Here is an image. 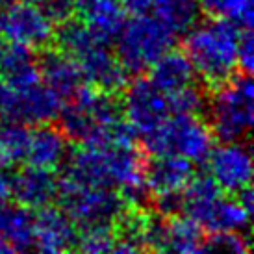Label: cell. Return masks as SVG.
Wrapping results in <instances>:
<instances>
[{
    "label": "cell",
    "mask_w": 254,
    "mask_h": 254,
    "mask_svg": "<svg viewBox=\"0 0 254 254\" xmlns=\"http://www.w3.org/2000/svg\"><path fill=\"white\" fill-rule=\"evenodd\" d=\"M2 165H4V162H2V160H0V169H2Z\"/></svg>",
    "instance_id": "obj_37"
},
{
    "label": "cell",
    "mask_w": 254,
    "mask_h": 254,
    "mask_svg": "<svg viewBox=\"0 0 254 254\" xmlns=\"http://www.w3.org/2000/svg\"><path fill=\"white\" fill-rule=\"evenodd\" d=\"M30 130L24 123L6 121L0 125V160L6 165H15L26 158Z\"/></svg>",
    "instance_id": "obj_23"
},
{
    "label": "cell",
    "mask_w": 254,
    "mask_h": 254,
    "mask_svg": "<svg viewBox=\"0 0 254 254\" xmlns=\"http://www.w3.org/2000/svg\"><path fill=\"white\" fill-rule=\"evenodd\" d=\"M204 234L200 225L188 217H169L165 223V245L163 253H178V254H195L204 251Z\"/></svg>",
    "instance_id": "obj_21"
},
{
    "label": "cell",
    "mask_w": 254,
    "mask_h": 254,
    "mask_svg": "<svg viewBox=\"0 0 254 254\" xmlns=\"http://www.w3.org/2000/svg\"><path fill=\"white\" fill-rule=\"evenodd\" d=\"M150 13L165 22L175 34H186L198 19L197 0H154Z\"/></svg>",
    "instance_id": "obj_22"
},
{
    "label": "cell",
    "mask_w": 254,
    "mask_h": 254,
    "mask_svg": "<svg viewBox=\"0 0 254 254\" xmlns=\"http://www.w3.org/2000/svg\"><path fill=\"white\" fill-rule=\"evenodd\" d=\"M193 163L182 156H156L145 167V186L150 193L184 191L193 178Z\"/></svg>",
    "instance_id": "obj_16"
},
{
    "label": "cell",
    "mask_w": 254,
    "mask_h": 254,
    "mask_svg": "<svg viewBox=\"0 0 254 254\" xmlns=\"http://www.w3.org/2000/svg\"><path fill=\"white\" fill-rule=\"evenodd\" d=\"M238 202H240L245 210H247L249 213H253V210H254V193H253V190H251V186H245L243 190H240L238 193Z\"/></svg>",
    "instance_id": "obj_34"
},
{
    "label": "cell",
    "mask_w": 254,
    "mask_h": 254,
    "mask_svg": "<svg viewBox=\"0 0 254 254\" xmlns=\"http://www.w3.org/2000/svg\"><path fill=\"white\" fill-rule=\"evenodd\" d=\"M56 198L72 223L85 225H115L125 213V200L112 188L80 186L67 178H60Z\"/></svg>",
    "instance_id": "obj_5"
},
{
    "label": "cell",
    "mask_w": 254,
    "mask_h": 254,
    "mask_svg": "<svg viewBox=\"0 0 254 254\" xmlns=\"http://www.w3.org/2000/svg\"><path fill=\"white\" fill-rule=\"evenodd\" d=\"M115 232L112 225H85L82 226L80 236H76L74 247L82 253L102 254L112 253L115 245Z\"/></svg>",
    "instance_id": "obj_26"
},
{
    "label": "cell",
    "mask_w": 254,
    "mask_h": 254,
    "mask_svg": "<svg viewBox=\"0 0 254 254\" xmlns=\"http://www.w3.org/2000/svg\"><path fill=\"white\" fill-rule=\"evenodd\" d=\"M0 34L26 49H45L54 41V22L37 4L15 2L0 13Z\"/></svg>",
    "instance_id": "obj_6"
},
{
    "label": "cell",
    "mask_w": 254,
    "mask_h": 254,
    "mask_svg": "<svg viewBox=\"0 0 254 254\" xmlns=\"http://www.w3.org/2000/svg\"><path fill=\"white\" fill-rule=\"evenodd\" d=\"M54 39H56L60 50L65 52L67 56H71L72 60L89 47H93L95 43H102L84 22L72 21V19L60 24V30L54 32Z\"/></svg>",
    "instance_id": "obj_25"
},
{
    "label": "cell",
    "mask_w": 254,
    "mask_h": 254,
    "mask_svg": "<svg viewBox=\"0 0 254 254\" xmlns=\"http://www.w3.org/2000/svg\"><path fill=\"white\" fill-rule=\"evenodd\" d=\"M148 69H150L148 80L165 95L177 91L184 85L193 84V78H195V69L191 65L190 58L186 56V52L173 49L163 52Z\"/></svg>",
    "instance_id": "obj_18"
},
{
    "label": "cell",
    "mask_w": 254,
    "mask_h": 254,
    "mask_svg": "<svg viewBox=\"0 0 254 254\" xmlns=\"http://www.w3.org/2000/svg\"><path fill=\"white\" fill-rule=\"evenodd\" d=\"M34 247V215L24 206L0 204V253H22Z\"/></svg>",
    "instance_id": "obj_17"
},
{
    "label": "cell",
    "mask_w": 254,
    "mask_h": 254,
    "mask_svg": "<svg viewBox=\"0 0 254 254\" xmlns=\"http://www.w3.org/2000/svg\"><path fill=\"white\" fill-rule=\"evenodd\" d=\"M167 104L173 115H200L206 110V95L190 84L167 93Z\"/></svg>",
    "instance_id": "obj_27"
},
{
    "label": "cell",
    "mask_w": 254,
    "mask_h": 254,
    "mask_svg": "<svg viewBox=\"0 0 254 254\" xmlns=\"http://www.w3.org/2000/svg\"><path fill=\"white\" fill-rule=\"evenodd\" d=\"M198 9L215 19H226L240 28L253 26V0H197Z\"/></svg>",
    "instance_id": "obj_24"
},
{
    "label": "cell",
    "mask_w": 254,
    "mask_h": 254,
    "mask_svg": "<svg viewBox=\"0 0 254 254\" xmlns=\"http://www.w3.org/2000/svg\"><path fill=\"white\" fill-rule=\"evenodd\" d=\"M13 195V175L0 169V204L7 202Z\"/></svg>",
    "instance_id": "obj_33"
},
{
    "label": "cell",
    "mask_w": 254,
    "mask_h": 254,
    "mask_svg": "<svg viewBox=\"0 0 254 254\" xmlns=\"http://www.w3.org/2000/svg\"><path fill=\"white\" fill-rule=\"evenodd\" d=\"M74 13L80 17V22H84L106 45L117 39L127 22V11L121 0H76Z\"/></svg>",
    "instance_id": "obj_12"
},
{
    "label": "cell",
    "mask_w": 254,
    "mask_h": 254,
    "mask_svg": "<svg viewBox=\"0 0 254 254\" xmlns=\"http://www.w3.org/2000/svg\"><path fill=\"white\" fill-rule=\"evenodd\" d=\"M213 147V134L198 115L167 117L160 127L143 134V148L150 156H182L191 163L208 160Z\"/></svg>",
    "instance_id": "obj_3"
},
{
    "label": "cell",
    "mask_w": 254,
    "mask_h": 254,
    "mask_svg": "<svg viewBox=\"0 0 254 254\" xmlns=\"http://www.w3.org/2000/svg\"><path fill=\"white\" fill-rule=\"evenodd\" d=\"M204 251H219V253L245 254L249 253V240L240 232L213 234L212 240H206Z\"/></svg>",
    "instance_id": "obj_28"
},
{
    "label": "cell",
    "mask_w": 254,
    "mask_h": 254,
    "mask_svg": "<svg viewBox=\"0 0 254 254\" xmlns=\"http://www.w3.org/2000/svg\"><path fill=\"white\" fill-rule=\"evenodd\" d=\"M241 28L226 19L208 21L191 26L184 41V52L190 58L195 74L210 87H217L234 76L238 67V39Z\"/></svg>",
    "instance_id": "obj_1"
},
{
    "label": "cell",
    "mask_w": 254,
    "mask_h": 254,
    "mask_svg": "<svg viewBox=\"0 0 254 254\" xmlns=\"http://www.w3.org/2000/svg\"><path fill=\"white\" fill-rule=\"evenodd\" d=\"M210 128L223 143L247 137L254 123V85L251 74L232 76L215 87L210 99Z\"/></svg>",
    "instance_id": "obj_2"
},
{
    "label": "cell",
    "mask_w": 254,
    "mask_h": 254,
    "mask_svg": "<svg viewBox=\"0 0 254 254\" xmlns=\"http://www.w3.org/2000/svg\"><path fill=\"white\" fill-rule=\"evenodd\" d=\"M84 80L104 93H121L128 84V71L113 56L106 43H95L74 58Z\"/></svg>",
    "instance_id": "obj_10"
},
{
    "label": "cell",
    "mask_w": 254,
    "mask_h": 254,
    "mask_svg": "<svg viewBox=\"0 0 254 254\" xmlns=\"http://www.w3.org/2000/svg\"><path fill=\"white\" fill-rule=\"evenodd\" d=\"M13 2H30V4H39V0H13Z\"/></svg>",
    "instance_id": "obj_36"
},
{
    "label": "cell",
    "mask_w": 254,
    "mask_h": 254,
    "mask_svg": "<svg viewBox=\"0 0 254 254\" xmlns=\"http://www.w3.org/2000/svg\"><path fill=\"white\" fill-rule=\"evenodd\" d=\"M58 178L52 169L28 165L13 175L11 197L28 210H39L56 198Z\"/></svg>",
    "instance_id": "obj_13"
},
{
    "label": "cell",
    "mask_w": 254,
    "mask_h": 254,
    "mask_svg": "<svg viewBox=\"0 0 254 254\" xmlns=\"http://www.w3.org/2000/svg\"><path fill=\"white\" fill-rule=\"evenodd\" d=\"M67 158V141L62 130L49 125H39V128L30 132L26 162L30 165L56 169Z\"/></svg>",
    "instance_id": "obj_19"
},
{
    "label": "cell",
    "mask_w": 254,
    "mask_h": 254,
    "mask_svg": "<svg viewBox=\"0 0 254 254\" xmlns=\"http://www.w3.org/2000/svg\"><path fill=\"white\" fill-rule=\"evenodd\" d=\"M177 34L156 17L134 15L117 36V60L128 74L147 71L163 52L173 49Z\"/></svg>",
    "instance_id": "obj_4"
},
{
    "label": "cell",
    "mask_w": 254,
    "mask_h": 254,
    "mask_svg": "<svg viewBox=\"0 0 254 254\" xmlns=\"http://www.w3.org/2000/svg\"><path fill=\"white\" fill-rule=\"evenodd\" d=\"M121 4L130 15H150L154 0H121Z\"/></svg>",
    "instance_id": "obj_32"
},
{
    "label": "cell",
    "mask_w": 254,
    "mask_h": 254,
    "mask_svg": "<svg viewBox=\"0 0 254 254\" xmlns=\"http://www.w3.org/2000/svg\"><path fill=\"white\" fill-rule=\"evenodd\" d=\"M7 47V41L4 39V37H0V60H2V56H4V50H6Z\"/></svg>",
    "instance_id": "obj_35"
},
{
    "label": "cell",
    "mask_w": 254,
    "mask_h": 254,
    "mask_svg": "<svg viewBox=\"0 0 254 254\" xmlns=\"http://www.w3.org/2000/svg\"><path fill=\"white\" fill-rule=\"evenodd\" d=\"M41 9L52 22H62L72 19L76 11V0H39Z\"/></svg>",
    "instance_id": "obj_30"
},
{
    "label": "cell",
    "mask_w": 254,
    "mask_h": 254,
    "mask_svg": "<svg viewBox=\"0 0 254 254\" xmlns=\"http://www.w3.org/2000/svg\"><path fill=\"white\" fill-rule=\"evenodd\" d=\"M238 67L251 74L254 69V41L251 28H241L238 39Z\"/></svg>",
    "instance_id": "obj_31"
},
{
    "label": "cell",
    "mask_w": 254,
    "mask_h": 254,
    "mask_svg": "<svg viewBox=\"0 0 254 254\" xmlns=\"http://www.w3.org/2000/svg\"><path fill=\"white\" fill-rule=\"evenodd\" d=\"M39 78L45 87L56 95L58 99H69L80 85L84 84V76L80 72V67L71 56L58 50H47L39 62Z\"/></svg>",
    "instance_id": "obj_14"
},
{
    "label": "cell",
    "mask_w": 254,
    "mask_h": 254,
    "mask_svg": "<svg viewBox=\"0 0 254 254\" xmlns=\"http://www.w3.org/2000/svg\"><path fill=\"white\" fill-rule=\"evenodd\" d=\"M184 210L202 230L210 234L245 232L251 223V213L238 200L221 195L202 200H186Z\"/></svg>",
    "instance_id": "obj_8"
},
{
    "label": "cell",
    "mask_w": 254,
    "mask_h": 254,
    "mask_svg": "<svg viewBox=\"0 0 254 254\" xmlns=\"http://www.w3.org/2000/svg\"><path fill=\"white\" fill-rule=\"evenodd\" d=\"M76 228L64 210L43 206L34 217V247L41 253L58 254L76 245Z\"/></svg>",
    "instance_id": "obj_11"
},
{
    "label": "cell",
    "mask_w": 254,
    "mask_h": 254,
    "mask_svg": "<svg viewBox=\"0 0 254 254\" xmlns=\"http://www.w3.org/2000/svg\"><path fill=\"white\" fill-rule=\"evenodd\" d=\"M0 78L11 89H26L41 82L37 62L32 56V49L17 43H9L0 60Z\"/></svg>",
    "instance_id": "obj_20"
},
{
    "label": "cell",
    "mask_w": 254,
    "mask_h": 254,
    "mask_svg": "<svg viewBox=\"0 0 254 254\" xmlns=\"http://www.w3.org/2000/svg\"><path fill=\"white\" fill-rule=\"evenodd\" d=\"M123 91V117L139 134L154 130L171 115L165 93L160 91L148 78H135L132 84H127Z\"/></svg>",
    "instance_id": "obj_7"
},
{
    "label": "cell",
    "mask_w": 254,
    "mask_h": 254,
    "mask_svg": "<svg viewBox=\"0 0 254 254\" xmlns=\"http://www.w3.org/2000/svg\"><path fill=\"white\" fill-rule=\"evenodd\" d=\"M212 178L217 182L221 191L238 193L245 186H251L253 180V158L251 148L245 143L228 141L208 156Z\"/></svg>",
    "instance_id": "obj_9"
},
{
    "label": "cell",
    "mask_w": 254,
    "mask_h": 254,
    "mask_svg": "<svg viewBox=\"0 0 254 254\" xmlns=\"http://www.w3.org/2000/svg\"><path fill=\"white\" fill-rule=\"evenodd\" d=\"M186 206L184 191H167V193H156L154 195V208L160 217H175L180 215V212Z\"/></svg>",
    "instance_id": "obj_29"
},
{
    "label": "cell",
    "mask_w": 254,
    "mask_h": 254,
    "mask_svg": "<svg viewBox=\"0 0 254 254\" xmlns=\"http://www.w3.org/2000/svg\"><path fill=\"white\" fill-rule=\"evenodd\" d=\"M64 178L80 186L112 188L106 148H93L84 145L78 150H72L65 165Z\"/></svg>",
    "instance_id": "obj_15"
}]
</instances>
